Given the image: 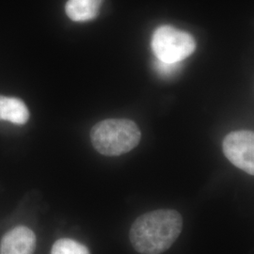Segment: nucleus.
Masks as SVG:
<instances>
[{
    "instance_id": "nucleus-1",
    "label": "nucleus",
    "mask_w": 254,
    "mask_h": 254,
    "mask_svg": "<svg viewBox=\"0 0 254 254\" xmlns=\"http://www.w3.org/2000/svg\"><path fill=\"white\" fill-rule=\"evenodd\" d=\"M182 229L180 213L158 209L136 218L130 230V241L139 254H160L173 246Z\"/></svg>"
},
{
    "instance_id": "nucleus-2",
    "label": "nucleus",
    "mask_w": 254,
    "mask_h": 254,
    "mask_svg": "<svg viewBox=\"0 0 254 254\" xmlns=\"http://www.w3.org/2000/svg\"><path fill=\"white\" fill-rule=\"evenodd\" d=\"M140 131L136 124L126 119L102 121L91 129V143L107 156H118L132 151L139 143Z\"/></svg>"
},
{
    "instance_id": "nucleus-3",
    "label": "nucleus",
    "mask_w": 254,
    "mask_h": 254,
    "mask_svg": "<svg viewBox=\"0 0 254 254\" xmlns=\"http://www.w3.org/2000/svg\"><path fill=\"white\" fill-rule=\"evenodd\" d=\"M152 49L156 60L164 63H182L196 49V42L190 33L172 26H162L154 30Z\"/></svg>"
},
{
    "instance_id": "nucleus-4",
    "label": "nucleus",
    "mask_w": 254,
    "mask_h": 254,
    "mask_svg": "<svg viewBox=\"0 0 254 254\" xmlns=\"http://www.w3.org/2000/svg\"><path fill=\"white\" fill-rule=\"evenodd\" d=\"M228 160L238 169L254 174V135L252 131H236L225 136L222 144Z\"/></svg>"
},
{
    "instance_id": "nucleus-5",
    "label": "nucleus",
    "mask_w": 254,
    "mask_h": 254,
    "mask_svg": "<svg viewBox=\"0 0 254 254\" xmlns=\"http://www.w3.org/2000/svg\"><path fill=\"white\" fill-rule=\"evenodd\" d=\"M36 248V236L25 226L10 230L3 236L0 254H33Z\"/></svg>"
},
{
    "instance_id": "nucleus-6",
    "label": "nucleus",
    "mask_w": 254,
    "mask_h": 254,
    "mask_svg": "<svg viewBox=\"0 0 254 254\" xmlns=\"http://www.w3.org/2000/svg\"><path fill=\"white\" fill-rule=\"evenodd\" d=\"M102 2L103 0H68L66 14L74 22L91 21L98 15Z\"/></svg>"
},
{
    "instance_id": "nucleus-7",
    "label": "nucleus",
    "mask_w": 254,
    "mask_h": 254,
    "mask_svg": "<svg viewBox=\"0 0 254 254\" xmlns=\"http://www.w3.org/2000/svg\"><path fill=\"white\" fill-rule=\"evenodd\" d=\"M29 118V112L25 103L17 98L0 95V120L12 124L24 125Z\"/></svg>"
},
{
    "instance_id": "nucleus-8",
    "label": "nucleus",
    "mask_w": 254,
    "mask_h": 254,
    "mask_svg": "<svg viewBox=\"0 0 254 254\" xmlns=\"http://www.w3.org/2000/svg\"><path fill=\"white\" fill-rule=\"evenodd\" d=\"M51 254H91L89 249L81 243L69 239L63 238L55 243Z\"/></svg>"
},
{
    "instance_id": "nucleus-9",
    "label": "nucleus",
    "mask_w": 254,
    "mask_h": 254,
    "mask_svg": "<svg viewBox=\"0 0 254 254\" xmlns=\"http://www.w3.org/2000/svg\"><path fill=\"white\" fill-rule=\"evenodd\" d=\"M154 70L162 77H171L176 73H178L181 69V63H164L161 61L155 60L154 62Z\"/></svg>"
}]
</instances>
